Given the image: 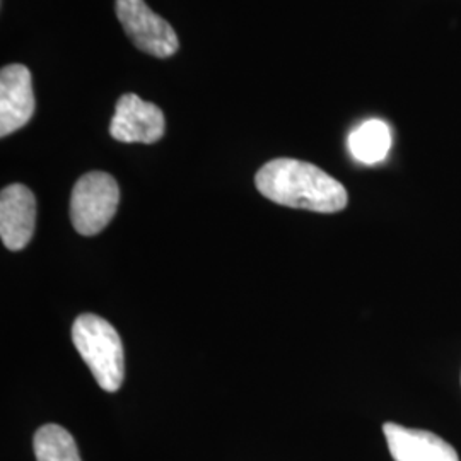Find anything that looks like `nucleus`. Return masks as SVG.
<instances>
[{"mask_svg": "<svg viewBox=\"0 0 461 461\" xmlns=\"http://www.w3.org/2000/svg\"><path fill=\"white\" fill-rule=\"evenodd\" d=\"M33 447L36 461H83L70 432L57 424L38 429Z\"/></svg>", "mask_w": 461, "mask_h": 461, "instance_id": "obj_10", "label": "nucleus"}, {"mask_svg": "<svg viewBox=\"0 0 461 461\" xmlns=\"http://www.w3.org/2000/svg\"><path fill=\"white\" fill-rule=\"evenodd\" d=\"M115 9L116 17L137 49L158 59L176 53L180 41L173 26L144 0H116Z\"/></svg>", "mask_w": 461, "mask_h": 461, "instance_id": "obj_4", "label": "nucleus"}, {"mask_svg": "<svg viewBox=\"0 0 461 461\" xmlns=\"http://www.w3.org/2000/svg\"><path fill=\"white\" fill-rule=\"evenodd\" d=\"M34 115L33 77L26 66L13 64L0 72V137L23 129Z\"/></svg>", "mask_w": 461, "mask_h": 461, "instance_id": "obj_6", "label": "nucleus"}, {"mask_svg": "<svg viewBox=\"0 0 461 461\" xmlns=\"http://www.w3.org/2000/svg\"><path fill=\"white\" fill-rule=\"evenodd\" d=\"M257 188L264 197L293 209L333 214L346 209V186L312 163L280 158L262 166Z\"/></svg>", "mask_w": 461, "mask_h": 461, "instance_id": "obj_1", "label": "nucleus"}, {"mask_svg": "<svg viewBox=\"0 0 461 461\" xmlns=\"http://www.w3.org/2000/svg\"><path fill=\"white\" fill-rule=\"evenodd\" d=\"M165 131V113L154 103L144 101L133 93H127L116 101L110 133L118 142L154 144L163 139Z\"/></svg>", "mask_w": 461, "mask_h": 461, "instance_id": "obj_5", "label": "nucleus"}, {"mask_svg": "<svg viewBox=\"0 0 461 461\" xmlns=\"http://www.w3.org/2000/svg\"><path fill=\"white\" fill-rule=\"evenodd\" d=\"M120 188L115 178L103 171H91L74 185L70 197V221L83 236L104 230L116 214Z\"/></svg>", "mask_w": 461, "mask_h": 461, "instance_id": "obj_3", "label": "nucleus"}, {"mask_svg": "<svg viewBox=\"0 0 461 461\" xmlns=\"http://www.w3.org/2000/svg\"><path fill=\"white\" fill-rule=\"evenodd\" d=\"M392 131L383 120L373 118L357 125L348 135V150L363 165H378L392 149Z\"/></svg>", "mask_w": 461, "mask_h": 461, "instance_id": "obj_9", "label": "nucleus"}, {"mask_svg": "<svg viewBox=\"0 0 461 461\" xmlns=\"http://www.w3.org/2000/svg\"><path fill=\"white\" fill-rule=\"evenodd\" d=\"M36 224V200L24 185H9L0 195V238L5 248L19 251L32 241Z\"/></svg>", "mask_w": 461, "mask_h": 461, "instance_id": "obj_7", "label": "nucleus"}, {"mask_svg": "<svg viewBox=\"0 0 461 461\" xmlns=\"http://www.w3.org/2000/svg\"><path fill=\"white\" fill-rule=\"evenodd\" d=\"M383 432L395 461H460L453 446L434 432L386 422Z\"/></svg>", "mask_w": 461, "mask_h": 461, "instance_id": "obj_8", "label": "nucleus"}, {"mask_svg": "<svg viewBox=\"0 0 461 461\" xmlns=\"http://www.w3.org/2000/svg\"><path fill=\"white\" fill-rule=\"evenodd\" d=\"M72 340L101 390L118 392L125 364L122 339L112 323L98 314H81L72 325Z\"/></svg>", "mask_w": 461, "mask_h": 461, "instance_id": "obj_2", "label": "nucleus"}]
</instances>
